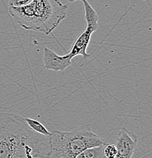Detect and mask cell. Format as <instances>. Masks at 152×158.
Masks as SVG:
<instances>
[{
    "mask_svg": "<svg viewBox=\"0 0 152 158\" xmlns=\"http://www.w3.org/2000/svg\"><path fill=\"white\" fill-rule=\"evenodd\" d=\"M50 135L33 131L24 118L0 113V158L49 157Z\"/></svg>",
    "mask_w": 152,
    "mask_h": 158,
    "instance_id": "6da1fadb",
    "label": "cell"
},
{
    "mask_svg": "<svg viewBox=\"0 0 152 158\" xmlns=\"http://www.w3.org/2000/svg\"><path fill=\"white\" fill-rule=\"evenodd\" d=\"M68 6L60 0H33L21 7H9V13L22 28L49 35L66 18Z\"/></svg>",
    "mask_w": 152,
    "mask_h": 158,
    "instance_id": "7a4b0ae2",
    "label": "cell"
},
{
    "mask_svg": "<svg viewBox=\"0 0 152 158\" xmlns=\"http://www.w3.org/2000/svg\"><path fill=\"white\" fill-rule=\"evenodd\" d=\"M50 141L49 157L55 158H76L87 148L106 143L104 138L93 132L90 125H83L69 131H52Z\"/></svg>",
    "mask_w": 152,
    "mask_h": 158,
    "instance_id": "3957f363",
    "label": "cell"
},
{
    "mask_svg": "<svg viewBox=\"0 0 152 158\" xmlns=\"http://www.w3.org/2000/svg\"><path fill=\"white\" fill-rule=\"evenodd\" d=\"M115 146L117 151L115 158H131L138 148V137L122 127L117 131Z\"/></svg>",
    "mask_w": 152,
    "mask_h": 158,
    "instance_id": "277c9868",
    "label": "cell"
},
{
    "mask_svg": "<svg viewBox=\"0 0 152 158\" xmlns=\"http://www.w3.org/2000/svg\"><path fill=\"white\" fill-rule=\"evenodd\" d=\"M95 31L92 27L86 26L84 31L81 32L77 36V37L75 39L70 52L67 53V55L72 59L76 56H82L83 62L81 65H83L85 63L86 59L91 56V54L88 53L86 52V49H87L88 46L90 43L92 35Z\"/></svg>",
    "mask_w": 152,
    "mask_h": 158,
    "instance_id": "5b68a950",
    "label": "cell"
},
{
    "mask_svg": "<svg viewBox=\"0 0 152 158\" xmlns=\"http://www.w3.org/2000/svg\"><path fill=\"white\" fill-rule=\"evenodd\" d=\"M72 63V59L68 55L60 56L49 48H44L43 65L47 70L54 71L55 72H63L70 66Z\"/></svg>",
    "mask_w": 152,
    "mask_h": 158,
    "instance_id": "8992f818",
    "label": "cell"
},
{
    "mask_svg": "<svg viewBox=\"0 0 152 158\" xmlns=\"http://www.w3.org/2000/svg\"><path fill=\"white\" fill-rule=\"evenodd\" d=\"M71 2L76 1H80L83 3V9H84V18L86 21V26L90 27L92 28L95 30V31L99 29V15L96 12L94 8L89 4L87 0H68Z\"/></svg>",
    "mask_w": 152,
    "mask_h": 158,
    "instance_id": "52a82bcc",
    "label": "cell"
},
{
    "mask_svg": "<svg viewBox=\"0 0 152 158\" xmlns=\"http://www.w3.org/2000/svg\"><path fill=\"white\" fill-rule=\"evenodd\" d=\"M105 144L87 148L81 152L76 158H104V147Z\"/></svg>",
    "mask_w": 152,
    "mask_h": 158,
    "instance_id": "ba28073f",
    "label": "cell"
},
{
    "mask_svg": "<svg viewBox=\"0 0 152 158\" xmlns=\"http://www.w3.org/2000/svg\"><path fill=\"white\" fill-rule=\"evenodd\" d=\"M24 120H25V122L27 123V124L28 125L29 127H30L33 131H35V132L39 133V134L41 135H50V131L45 128V126H44L43 124H42L40 121H38V120L27 117L24 118Z\"/></svg>",
    "mask_w": 152,
    "mask_h": 158,
    "instance_id": "9c48e42d",
    "label": "cell"
},
{
    "mask_svg": "<svg viewBox=\"0 0 152 158\" xmlns=\"http://www.w3.org/2000/svg\"><path fill=\"white\" fill-rule=\"evenodd\" d=\"M117 148L115 144H109L106 143L104 147V155L105 158H115L117 155Z\"/></svg>",
    "mask_w": 152,
    "mask_h": 158,
    "instance_id": "30bf717a",
    "label": "cell"
},
{
    "mask_svg": "<svg viewBox=\"0 0 152 158\" xmlns=\"http://www.w3.org/2000/svg\"><path fill=\"white\" fill-rule=\"evenodd\" d=\"M33 0H9V7H21L31 2Z\"/></svg>",
    "mask_w": 152,
    "mask_h": 158,
    "instance_id": "8fae6325",
    "label": "cell"
}]
</instances>
